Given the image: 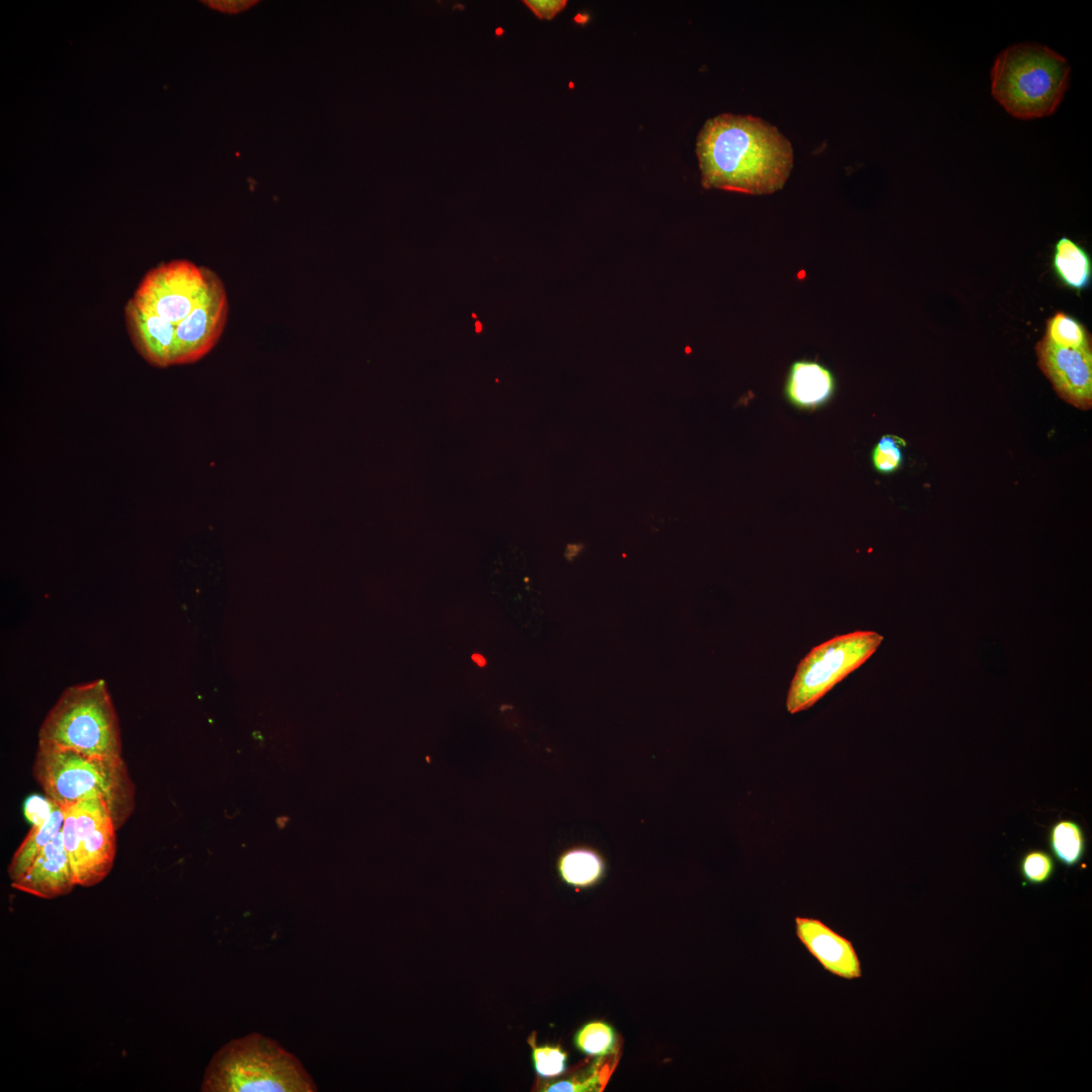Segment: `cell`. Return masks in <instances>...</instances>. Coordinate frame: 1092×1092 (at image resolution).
Here are the masks:
<instances>
[{"label":"cell","mask_w":1092,"mask_h":1092,"mask_svg":"<svg viewBox=\"0 0 1092 1092\" xmlns=\"http://www.w3.org/2000/svg\"><path fill=\"white\" fill-rule=\"evenodd\" d=\"M229 301L220 277L184 259L149 270L124 306L129 339L151 365L194 363L219 340Z\"/></svg>","instance_id":"1"},{"label":"cell","mask_w":1092,"mask_h":1092,"mask_svg":"<svg viewBox=\"0 0 1092 1092\" xmlns=\"http://www.w3.org/2000/svg\"><path fill=\"white\" fill-rule=\"evenodd\" d=\"M696 153L703 187L752 195L781 190L794 163L789 140L750 115L724 113L708 119L698 134Z\"/></svg>","instance_id":"2"},{"label":"cell","mask_w":1092,"mask_h":1092,"mask_svg":"<svg viewBox=\"0 0 1092 1092\" xmlns=\"http://www.w3.org/2000/svg\"><path fill=\"white\" fill-rule=\"evenodd\" d=\"M33 775L44 794L62 808L86 799H102L117 828L133 809V785L122 757L38 744Z\"/></svg>","instance_id":"3"},{"label":"cell","mask_w":1092,"mask_h":1092,"mask_svg":"<svg viewBox=\"0 0 1092 1092\" xmlns=\"http://www.w3.org/2000/svg\"><path fill=\"white\" fill-rule=\"evenodd\" d=\"M316 1085L290 1052L258 1032L222 1045L206 1067L203 1092H314Z\"/></svg>","instance_id":"4"},{"label":"cell","mask_w":1092,"mask_h":1092,"mask_svg":"<svg viewBox=\"0 0 1092 1092\" xmlns=\"http://www.w3.org/2000/svg\"><path fill=\"white\" fill-rule=\"evenodd\" d=\"M1066 58L1041 44L1022 42L1000 52L991 68V93L1015 118L1052 115L1069 86Z\"/></svg>","instance_id":"5"},{"label":"cell","mask_w":1092,"mask_h":1092,"mask_svg":"<svg viewBox=\"0 0 1092 1092\" xmlns=\"http://www.w3.org/2000/svg\"><path fill=\"white\" fill-rule=\"evenodd\" d=\"M38 744L121 757L118 719L105 681L67 688L43 720Z\"/></svg>","instance_id":"6"},{"label":"cell","mask_w":1092,"mask_h":1092,"mask_svg":"<svg viewBox=\"0 0 1092 1092\" xmlns=\"http://www.w3.org/2000/svg\"><path fill=\"white\" fill-rule=\"evenodd\" d=\"M883 639L874 631H854L815 646L797 666L787 695L788 712L796 714L812 707L861 666Z\"/></svg>","instance_id":"7"},{"label":"cell","mask_w":1092,"mask_h":1092,"mask_svg":"<svg viewBox=\"0 0 1092 1092\" xmlns=\"http://www.w3.org/2000/svg\"><path fill=\"white\" fill-rule=\"evenodd\" d=\"M62 836L78 886L91 887L110 873L117 829L107 804L86 799L63 808Z\"/></svg>","instance_id":"8"},{"label":"cell","mask_w":1092,"mask_h":1092,"mask_svg":"<svg viewBox=\"0 0 1092 1092\" xmlns=\"http://www.w3.org/2000/svg\"><path fill=\"white\" fill-rule=\"evenodd\" d=\"M1038 366L1058 395L1081 408L1092 406V347L1066 348L1041 339L1035 346Z\"/></svg>","instance_id":"9"},{"label":"cell","mask_w":1092,"mask_h":1092,"mask_svg":"<svg viewBox=\"0 0 1092 1092\" xmlns=\"http://www.w3.org/2000/svg\"><path fill=\"white\" fill-rule=\"evenodd\" d=\"M795 932L826 972L845 980L861 977L860 961L852 942L823 921L797 916Z\"/></svg>","instance_id":"10"},{"label":"cell","mask_w":1092,"mask_h":1092,"mask_svg":"<svg viewBox=\"0 0 1092 1092\" xmlns=\"http://www.w3.org/2000/svg\"><path fill=\"white\" fill-rule=\"evenodd\" d=\"M76 885L62 830L38 853L26 871L11 882L14 889L42 899L69 894Z\"/></svg>","instance_id":"11"},{"label":"cell","mask_w":1092,"mask_h":1092,"mask_svg":"<svg viewBox=\"0 0 1092 1092\" xmlns=\"http://www.w3.org/2000/svg\"><path fill=\"white\" fill-rule=\"evenodd\" d=\"M834 390V376L822 364L808 360L792 364L786 382V395L794 405L816 408L827 402Z\"/></svg>","instance_id":"12"},{"label":"cell","mask_w":1092,"mask_h":1092,"mask_svg":"<svg viewBox=\"0 0 1092 1092\" xmlns=\"http://www.w3.org/2000/svg\"><path fill=\"white\" fill-rule=\"evenodd\" d=\"M1052 265L1056 276L1066 287L1076 291L1089 287L1092 277L1091 258L1073 240L1062 237L1057 242Z\"/></svg>","instance_id":"13"},{"label":"cell","mask_w":1092,"mask_h":1092,"mask_svg":"<svg viewBox=\"0 0 1092 1092\" xmlns=\"http://www.w3.org/2000/svg\"><path fill=\"white\" fill-rule=\"evenodd\" d=\"M64 810L59 806L51 817L40 826H31L24 840L20 843L8 866L11 882L18 879L38 855V853L62 830Z\"/></svg>","instance_id":"14"},{"label":"cell","mask_w":1092,"mask_h":1092,"mask_svg":"<svg viewBox=\"0 0 1092 1092\" xmlns=\"http://www.w3.org/2000/svg\"><path fill=\"white\" fill-rule=\"evenodd\" d=\"M1048 842L1053 856L1067 868L1079 864L1086 852L1085 833L1081 825L1071 819L1054 823L1049 830Z\"/></svg>","instance_id":"15"},{"label":"cell","mask_w":1092,"mask_h":1092,"mask_svg":"<svg viewBox=\"0 0 1092 1092\" xmlns=\"http://www.w3.org/2000/svg\"><path fill=\"white\" fill-rule=\"evenodd\" d=\"M558 869L563 881L578 887L594 884L603 872L602 861L598 855L584 849H572L565 852L559 860Z\"/></svg>","instance_id":"16"},{"label":"cell","mask_w":1092,"mask_h":1092,"mask_svg":"<svg viewBox=\"0 0 1092 1092\" xmlns=\"http://www.w3.org/2000/svg\"><path fill=\"white\" fill-rule=\"evenodd\" d=\"M1043 339L1060 347H1092L1091 334L1085 326L1063 311H1058L1046 320Z\"/></svg>","instance_id":"17"},{"label":"cell","mask_w":1092,"mask_h":1092,"mask_svg":"<svg viewBox=\"0 0 1092 1092\" xmlns=\"http://www.w3.org/2000/svg\"><path fill=\"white\" fill-rule=\"evenodd\" d=\"M573 1042L581 1053L604 1058L615 1053L617 1036L609 1023L590 1021L576 1031Z\"/></svg>","instance_id":"18"},{"label":"cell","mask_w":1092,"mask_h":1092,"mask_svg":"<svg viewBox=\"0 0 1092 1092\" xmlns=\"http://www.w3.org/2000/svg\"><path fill=\"white\" fill-rule=\"evenodd\" d=\"M613 1069L604 1060H599L588 1071L571 1078L546 1085L543 1091L550 1092H585L601 1091L608 1082Z\"/></svg>","instance_id":"19"},{"label":"cell","mask_w":1092,"mask_h":1092,"mask_svg":"<svg viewBox=\"0 0 1092 1092\" xmlns=\"http://www.w3.org/2000/svg\"><path fill=\"white\" fill-rule=\"evenodd\" d=\"M1018 871L1024 885L1041 886L1050 882L1056 872L1053 856L1043 849H1028L1020 857Z\"/></svg>","instance_id":"20"},{"label":"cell","mask_w":1092,"mask_h":1092,"mask_svg":"<svg viewBox=\"0 0 1092 1092\" xmlns=\"http://www.w3.org/2000/svg\"><path fill=\"white\" fill-rule=\"evenodd\" d=\"M536 1073L545 1079L555 1078L567 1069V1054L558 1045H537L535 1033L528 1038Z\"/></svg>","instance_id":"21"},{"label":"cell","mask_w":1092,"mask_h":1092,"mask_svg":"<svg viewBox=\"0 0 1092 1092\" xmlns=\"http://www.w3.org/2000/svg\"><path fill=\"white\" fill-rule=\"evenodd\" d=\"M905 441L895 435H885L875 446L872 461L877 471L890 474L900 468L903 461L902 447Z\"/></svg>","instance_id":"22"},{"label":"cell","mask_w":1092,"mask_h":1092,"mask_svg":"<svg viewBox=\"0 0 1092 1092\" xmlns=\"http://www.w3.org/2000/svg\"><path fill=\"white\" fill-rule=\"evenodd\" d=\"M54 800L50 797L40 795H30L26 798L23 805L24 816L31 826L42 825L59 807Z\"/></svg>","instance_id":"23"},{"label":"cell","mask_w":1092,"mask_h":1092,"mask_svg":"<svg viewBox=\"0 0 1092 1092\" xmlns=\"http://www.w3.org/2000/svg\"><path fill=\"white\" fill-rule=\"evenodd\" d=\"M523 3L539 19L551 20L561 12L567 4L566 0H524Z\"/></svg>","instance_id":"24"},{"label":"cell","mask_w":1092,"mask_h":1092,"mask_svg":"<svg viewBox=\"0 0 1092 1092\" xmlns=\"http://www.w3.org/2000/svg\"><path fill=\"white\" fill-rule=\"evenodd\" d=\"M208 6L228 13H237L254 5L255 1H206Z\"/></svg>","instance_id":"25"},{"label":"cell","mask_w":1092,"mask_h":1092,"mask_svg":"<svg viewBox=\"0 0 1092 1092\" xmlns=\"http://www.w3.org/2000/svg\"><path fill=\"white\" fill-rule=\"evenodd\" d=\"M584 545L582 543L568 544L565 551V557L567 560H573L582 550Z\"/></svg>","instance_id":"26"},{"label":"cell","mask_w":1092,"mask_h":1092,"mask_svg":"<svg viewBox=\"0 0 1092 1092\" xmlns=\"http://www.w3.org/2000/svg\"><path fill=\"white\" fill-rule=\"evenodd\" d=\"M472 659H473V660H474V661H475V662H476V663H477V664H478L479 666H484V665H485V658H484L483 656H481L480 654H474V655L472 656Z\"/></svg>","instance_id":"27"},{"label":"cell","mask_w":1092,"mask_h":1092,"mask_svg":"<svg viewBox=\"0 0 1092 1092\" xmlns=\"http://www.w3.org/2000/svg\"><path fill=\"white\" fill-rule=\"evenodd\" d=\"M288 820H289L288 817L282 816V817L277 818L276 822H277V825L280 828H283L287 824Z\"/></svg>","instance_id":"28"},{"label":"cell","mask_w":1092,"mask_h":1092,"mask_svg":"<svg viewBox=\"0 0 1092 1092\" xmlns=\"http://www.w3.org/2000/svg\"><path fill=\"white\" fill-rule=\"evenodd\" d=\"M495 33H496L497 36L502 35L503 34V28L497 27L496 30H495Z\"/></svg>","instance_id":"29"}]
</instances>
